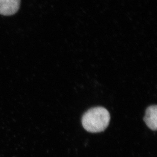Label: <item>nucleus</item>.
Wrapping results in <instances>:
<instances>
[{"instance_id":"2","label":"nucleus","mask_w":157,"mask_h":157,"mask_svg":"<svg viewBox=\"0 0 157 157\" xmlns=\"http://www.w3.org/2000/svg\"><path fill=\"white\" fill-rule=\"evenodd\" d=\"M21 0H0V14L10 16L19 10Z\"/></svg>"},{"instance_id":"1","label":"nucleus","mask_w":157,"mask_h":157,"mask_svg":"<svg viewBox=\"0 0 157 157\" xmlns=\"http://www.w3.org/2000/svg\"><path fill=\"white\" fill-rule=\"evenodd\" d=\"M110 116L106 108L96 107L90 108L83 114L82 124L85 130L91 133L105 130L109 123Z\"/></svg>"},{"instance_id":"3","label":"nucleus","mask_w":157,"mask_h":157,"mask_svg":"<svg viewBox=\"0 0 157 157\" xmlns=\"http://www.w3.org/2000/svg\"><path fill=\"white\" fill-rule=\"evenodd\" d=\"M157 105H151L147 108L144 121L148 127L152 130H157Z\"/></svg>"}]
</instances>
